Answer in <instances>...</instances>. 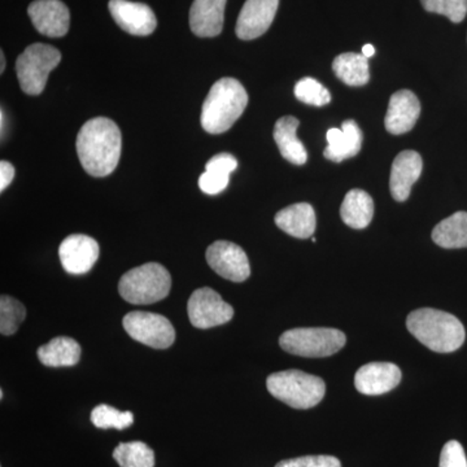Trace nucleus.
<instances>
[{"mask_svg":"<svg viewBox=\"0 0 467 467\" xmlns=\"http://www.w3.org/2000/svg\"><path fill=\"white\" fill-rule=\"evenodd\" d=\"M27 14L43 36L60 38L69 30V9L61 0H36L27 8Z\"/></svg>","mask_w":467,"mask_h":467,"instance_id":"4468645a","label":"nucleus"},{"mask_svg":"<svg viewBox=\"0 0 467 467\" xmlns=\"http://www.w3.org/2000/svg\"><path fill=\"white\" fill-rule=\"evenodd\" d=\"M420 115V103L414 92L400 90L389 99L384 125L393 135L408 133L416 126Z\"/></svg>","mask_w":467,"mask_h":467,"instance_id":"dca6fc26","label":"nucleus"},{"mask_svg":"<svg viewBox=\"0 0 467 467\" xmlns=\"http://www.w3.org/2000/svg\"><path fill=\"white\" fill-rule=\"evenodd\" d=\"M420 3L427 12L442 15L454 24L463 21L467 15V0H420Z\"/></svg>","mask_w":467,"mask_h":467,"instance_id":"7c9ffc66","label":"nucleus"},{"mask_svg":"<svg viewBox=\"0 0 467 467\" xmlns=\"http://www.w3.org/2000/svg\"><path fill=\"white\" fill-rule=\"evenodd\" d=\"M439 467H467L465 451L459 441H451L442 447Z\"/></svg>","mask_w":467,"mask_h":467,"instance_id":"473e14b6","label":"nucleus"},{"mask_svg":"<svg viewBox=\"0 0 467 467\" xmlns=\"http://www.w3.org/2000/svg\"><path fill=\"white\" fill-rule=\"evenodd\" d=\"M122 325L131 339L150 348L167 349L173 346L175 330L164 316L135 310L125 316Z\"/></svg>","mask_w":467,"mask_h":467,"instance_id":"6e6552de","label":"nucleus"},{"mask_svg":"<svg viewBox=\"0 0 467 467\" xmlns=\"http://www.w3.org/2000/svg\"><path fill=\"white\" fill-rule=\"evenodd\" d=\"M113 459L119 467H153L155 453L146 442H121L113 451Z\"/></svg>","mask_w":467,"mask_h":467,"instance_id":"bb28decb","label":"nucleus"},{"mask_svg":"<svg viewBox=\"0 0 467 467\" xmlns=\"http://www.w3.org/2000/svg\"><path fill=\"white\" fill-rule=\"evenodd\" d=\"M187 313L193 327L202 330L225 325L234 317L233 306L209 287L193 291L187 304Z\"/></svg>","mask_w":467,"mask_h":467,"instance_id":"1a4fd4ad","label":"nucleus"},{"mask_svg":"<svg viewBox=\"0 0 467 467\" xmlns=\"http://www.w3.org/2000/svg\"><path fill=\"white\" fill-rule=\"evenodd\" d=\"M299 124L296 117L285 116L279 119L275 126V140L279 152L294 165L306 164L308 160L306 147L297 138Z\"/></svg>","mask_w":467,"mask_h":467,"instance_id":"412c9836","label":"nucleus"},{"mask_svg":"<svg viewBox=\"0 0 467 467\" xmlns=\"http://www.w3.org/2000/svg\"><path fill=\"white\" fill-rule=\"evenodd\" d=\"M328 146L326 147L325 158L334 162H342L353 158L361 150L362 131L353 119L344 121L342 130L333 128L327 131Z\"/></svg>","mask_w":467,"mask_h":467,"instance_id":"6ab92c4d","label":"nucleus"},{"mask_svg":"<svg viewBox=\"0 0 467 467\" xmlns=\"http://www.w3.org/2000/svg\"><path fill=\"white\" fill-rule=\"evenodd\" d=\"M238 168V161L230 153H218L207 165L199 178V187L207 195H218L229 186L230 174Z\"/></svg>","mask_w":467,"mask_h":467,"instance_id":"4be33fe9","label":"nucleus"},{"mask_svg":"<svg viewBox=\"0 0 467 467\" xmlns=\"http://www.w3.org/2000/svg\"><path fill=\"white\" fill-rule=\"evenodd\" d=\"M432 241L447 250L467 248V212H457L438 223L432 232Z\"/></svg>","mask_w":467,"mask_h":467,"instance_id":"393cba45","label":"nucleus"},{"mask_svg":"<svg viewBox=\"0 0 467 467\" xmlns=\"http://www.w3.org/2000/svg\"><path fill=\"white\" fill-rule=\"evenodd\" d=\"M340 216L346 225L352 229H365L370 225L374 216V202L364 190H350L344 198Z\"/></svg>","mask_w":467,"mask_h":467,"instance_id":"b1692460","label":"nucleus"},{"mask_svg":"<svg viewBox=\"0 0 467 467\" xmlns=\"http://www.w3.org/2000/svg\"><path fill=\"white\" fill-rule=\"evenodd\" d=\"M266 387L273 398L294 409L316 407L322 401L326 392V384L321 378L300 370L270 374Z\"/></svg>","mask_w":467,"mask_h":467,"instance_id":"39448f33","label":"nucleus"},{"mask_svg":"<svg viewBox=\"0 0 467 467\" xmlns=\"http://www.w3.org/2000/svg\"><path fill=\"white\" fill-rule=\"evenodd\" d=\"M407 327L418 342L434 352H454L465 342L466 331L462 322L441 310H414L408 316Z\"/></svg>","mask_w":467,"mask_h":467,"instance_id":"f03ea898","label":"nucleus"},{"mask_svg":"<svg viewBox=\"0 0 467 467\" xmlns=\"http://www.w3.org/2000/svg\"><path fill=\"white\" fill-rule=\"evenodd\" d=\"M275 225L297 239L312 238L316 232V212L308 202H297L275 214Z\"/></svg>","mask_w":467,"mask_h":467,"instance_id":"aec40b11","label":"nucleus"},{"mask_svg":"<svg viewBox=\"0 0 467 467\" xmlns=\"http://www.w3.org/2000/svg\"><path fill=\"white\" fill-rule=\"evenodd\" d=\"M171 288V276L158 263L134 267L121 276L119 282V296L134 306H149L168 296Z\"/></svg>","mask_w":467,"mask_h":467,"instance_id":"20e7f679","label":"nucleus"},{"mask_svg":"<svg viewBox=\"0 0 467 467\" xmlns=\"http://www.w3.org/2000/svg\"><path fill=\"white\" fill-rule=\"evenodd\" d=\"M333 70L340 81L353 88L367 85L370 79L368 57L355 52H347L335 57Z\"/></svg>","mask_w":467,"mask_h":467,"instance_id":"a878e982","label":"nucleus"},{"mask_svg":"<svg viewBox=\"0 0 467 467\" xmlns=\"http://www.w3.org/2000/svg\"><path fill=\"white\" fill-rule=\"evenodd\" d=\"M347 337L337 328L301 327L285 331L279 346L291 355L301 358H327L346 346Z\"/></svg>","mask_w":467,"mask_h":467,"instance_id":"423d86ee","label":"nucleus"},{"mask_svg":"<svg viewBox=\"0 0 467 467\" xmlns=\"http://www.w3.org/2000/svg\"><path fill=\"white\" fill-rule=\"evenodd\" d=\"M26 317V309L20 301L2 295L0 297V333L9 337L14 335Z\"/></svg>","mask_w":467,"mask_h":467,"instance_id":"c85d7f7f","label":"nucleus"},{"mask_svg":"<svg viewBox=\"0 0 467 467\" xmlns=\"http://www.w3.org/2000/svg\"><path fill=\"white\" fill-rule=\"evenodd\" d=\"M205 257L208 265L227 281L241 284L250 278L251 266L247 254L235 243L214 242L209 245Z\"/></svg>","mask_w":467,"mask_h":467,"instance_id":"9d476101","label":"nucleus"},{"mask_svg":"<svg viewBox=\"0 0 467 467\" xmlns=\"http://www.w3.org/2000/svg\"><path fill=\"white\" fill-rule=\"evenodd\" d=\"M374 54H376V48H374L373 45H365L364 47H362V55H364L365 57L370 58L374 57Z\"/></svg>","mask_w":467,"mask_h":467,"instance_id":"f704fd0d","label":"nucleus"},{"mask_svg":"<svg viewBox=\"0 0 467 467\" xmlns=\"http://www.w3.org/2000/svg\"><path fill=\"white\" fill-rule=\"evenodd\" d=\"M275 467H342V463L334 456H304L281 461Z\"/></svg>","mask_w":467,"mask_h":467,"instance_id":"2f4dec72","label":"nucleus"},{"mask_svg":"<svg viewBox=\"0 0 467 467\" xmlns=\"http://www.w3.org/2000/svg\"><path fill=\"white\" fill-rule=\"evenodd\" d=\"M423 161L416 150H404L396 156L389 177V190L396 202H405L411 187L422 174Z\"/></svg>","mask_w":467,"mask_h":467,"instance_id":"f3484780","label":"nucleus"},{"mask_svg":"<svg viewBox=\"0 0 467 467\" xmlns=\"http://www.w3.org/2000/svg\"><path fill=\"white\" fill-rule=\"evenodd\" d=\"M57 48L43 43L29 46L16 61V72L21 88L27 95H39L47 85L48 76L60 64Z\"/></svg>","mask_w":467,"mask_h":467,"instance_id":"0eeeda50","label":"nucleus"},{"mask_svg":"<svg viewBox=\"0 0 467 467\" xmlns=\"http://www.w3.org/2000/svg\"><path fill=\"white\" fill-rule=\"evenodd\" d=\"M92 425L98 429L125 430L133 425L134 416L131 411H119L109 405H98L91 411Z\"/></svg>","mask_w":467,"mask_h":467,"instance_id":"cd10ccee","label":"nucleus"},{"mask_svg":"<svg viewBox=\"0 0 467 467\" xmlns=\"http://www.w3.org/2000/svg\"><path fill=\"white\" fill-rule=\"evenodd\" d=\"M400 368L391 362H370L355 376L356 389L362 395L378 396L392 391L401 382Z\"/></svg>","mask_w":467,"mask_h":467,"instance_id":"2eb2a0df","label":"nucleus"},{"mask_svg":"<svg viewBox=\"0 0 467 467\" xmlns=\"http://www.w3.org/2000/svg\"><path fill=\"white\" fill-rule=\"evenodd\" d=\"M295 97L303 103L316 107L326 106L331 101L330 91L324 85L319 84L317 79L310 77H306L297 82L295 86Z\"/></svg>","mask_w":467,"mask_h":467,"instance_id":"c756f323","label":"nucleus"},{"mask_svg":"<svg viewBox=\"0 0 467 467\" xmlns=\"http://www.w3.org/2000/svg\"><path fill=\"white\" fill-rule=\"evenodd\" d=\"M5 57L3 52H0V73L5 72Z\"/></svg>","mask_w":467,"mask_h":467,"instance_id":"c9c22d12","label":"nucleus"},{"mask_svg":"<svg viewBox=\"0 0 467 467\" xmlns=\"http://www.w3.org/2000/svg\"><path fill=\"white\" fill-rule=\"evenodd\" d=\"M227 0H193L190 9V27L195 36L212 38L220 36L225 21Z\"/></svg>","mask_w":467,"mask_h":467,"instance_id":"a211bd4d","label":"nucleus"},{"mask_svg":"<svg viewBox=\"0 0 467 467\" xmlns=\"http://www.w3.org/2000/svg\"><path fill=\"white\" fill-rule=\"evenodd\" d=\"M121 131L112 119H88L77 135V153L82 167L92 177H107L117 168L121 156Z\"/></svg>","mask_w":467,"mask_h":467,"instance_id":"f257e3e1","label":"nucleus"},{"mask_svg":"<svg viewBox=\"0 0 467 467\" xmlns=\"http://www.w3.org/2000/svg\"><path fill=\"white\" fill-rule=\"evenodd\" d=\"M279 0H247L243 5L235 32L242 41H252L265 34L278 11Z\"/></svg>","mask_w":467,"mask_h":467,"instance_id":"f8f14e48","label":"nucleus"},{"mask_svg":"<svg viewBox=\"0 0 467 467\" xmlns=\"http://www.w3.org/2000/svg\"><path fill=\"white\" fill-rule=\"evenodd\" d=\"M109 8L117 26L131 36H150L158 26L155 14L144 3L110 0Z\"/></svg>","mask_w":467,"mask_h":467,"instance_id":"ddd939ff","label":"nucleus"},{"mask_svg":"<svg viewBox=\"0 0 467 467\" xmlns=\"http://www.w3.org/2000/svg\"><path fill=\"white\" fill-rule=\"evenodd\" d=\"M36 355L45 367H75L81 358V347L72 337H57L39 347Z\"/></svg>","mask_w":467,"mask_h":467,"instance_id":"5701e85b","label":"nucleus"},{"mask_svg":"<svg viewBox=\"0 0 467 467\" xmlns=\"http://www.w3.org/2000/svg\"><path fill=\"white\" fill-rule=\"evenodd\" d=\"M15 178V168L11 162H0V192H5V189L12 183Z\"/></svg>","mask_w":467,"mask_h":467,"instance_id":"72a5a7b5","label":"nucleus"},{"mask_svg":"<svg viewBox=\"0 0 467 467\" xmlns=\"http://www.w3.org/2000/svg\"><path fill=\"white\" fill-rule=\"evenodd\" d=\"M248 94L241 82L221 78L212 86L202 109V126L209 134H223L229 130L244 112Z\"/></svg>","mask_w":467,"mask_h":467,"instance_id":"7ed1b4c3","label":"nucleus"},{"mask_svg":"<svg viewBox=\"0 0 467 467\" xmlns=\"http://www.w3.org/2000/svg\"><path fill=\"white\" fill-rule=\"evenodd\" d=\"M98 242L84 234L67 236L58 248L61 265L69 275H81L90 272L99 259Z\"/></svg>","mask_w":467,"mask_h":467,"instance_id":"9b49d317","label":"nucleus"}]
</instances>
